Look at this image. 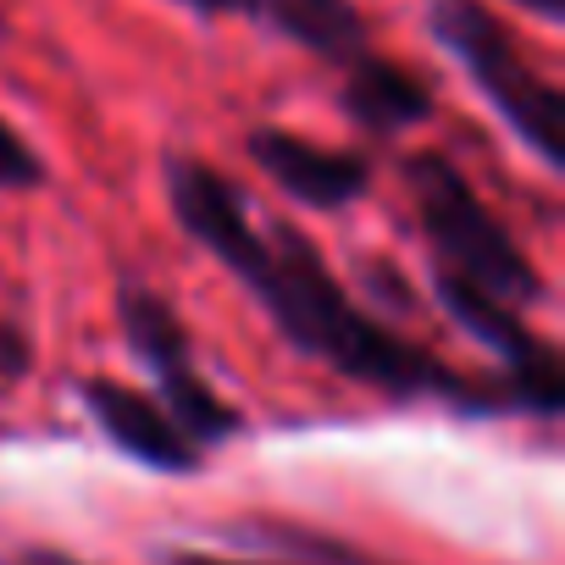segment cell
Listing matches in <instances>:
<instances>
[{"label":"cell","instance_id":"13","mask_svg":"<svg viewBox=\"0 0 565 565\" xmlns=\"http://www.w3.org/2000/svg\"><path fill=\"white\" fill-rule=\"evenodd\" d=\"M7 565H84V559H73V554H56V548H23V554H12Z\"/></svg>","mask_w":565,"mask_h":565},{"label":"cell","instance_id":"10","mask_svg":"<svg viewBox=\"0 0 565 565\" xmlns=\"http://www.w3.org/2000/svg\"><path fill=\"white\" fill-rule=\"evenodd\" d=\"M40 183H45L40 150L0 117V194H23V189H40Z\"/></svg>","mask_w":565,"mask_h":565},{"label":"cell","instance_id":"1","mask_svg":"<svg viewBox=\"0 0 565 565\" xmlns=\"http://www.w3.org/2000/svg\"><path fill=\"white\" fill-rule=\"evenodd\" d=\"M167 205L178 227L216 255L244 289L260 300L271 328L300 355L333 366L339 377L383 394V399H438L455 411H504L493 383L455 372L433 350L411 344L388 322L366 317L350 289L333 277L322 249L295 222H255L249 200L227 172L200 156H167Z\"/></svg>","mask_w":565,"mask_h":565},{"label":"cell","instance_id":"5","mask_svg":"<svg viewBox=\"0 0 565 565\" xmlns=\"http://www.w3.org/2000/svg\"><path fill=\"white\" fill-rule=\"evenodd\" d=\"M433 295H438V306L504 366V399L510 405H521V411H532V416H559V355H554V344L521 317V311H510V306H499V300H488V295H477L471 282H460V277H444V271H433Z\"/></svg>","mask_w":565,"mask_h":565},{"label":"cell","instance_id":"8","mask_svg":"<svg viewBox=\"0 0 565 565\" xmlns=\"http://www.w3.org/2000/svg\"><path fill=\"white\" fill-rule=\"evenodd\" d=\"M339 78H344V84H339V100H344L350 122L366 128V134L394 139V134H411V128H422V122L433 117V89H427V78L411 73L405 62H394V56L366 51V56L350 62Z\"/></svg>","mask_w":565,"mask_h":565},{"label":"cell","instance_id":"4","mask_svg":"<svg viewBox=\"0 0 565 565\" xmlns=\"http://www.w3.org/2000/svg\"><path fill=\"white\" fill-rule=\"evenodd\" d=\"M117 322L134 344V355L150 366L156 377V399L167 405V416L200 444V449H216L238 433V411L205 383V372L194 366V344L172 311V300H161L145 282H122L117 295Z\"/></svg>","mask_w":565,"mask_h":565},{"label":"cell","instance_id":"11","mask_svg":"<svg viewBox=\"0 0 565 565\" xmlns=\"http://www.w3.org/2000/svg\"><path fill=\"white\" fill-rule=\"evenodd\" d=\"M172 7H183V12H189V18H200V23L249 18V0H172Z\"/></svg>","mask_w":565,"mask_h":565},{"label":"cell","instance_id":"12","mask_svg":"<svg viewBox=\"0 0 565 565\" xmlns=\"http://www.w3.org/2000/svg\"><path fill=\"white\" fill-rule=\"evenodd\" d=\"M23 350H29V344H23V333L0 328V372H12V377H18V372L29 366V355H23Z\"/></svg>","mask_w":565,"mask_h":565},{"label":"cell","instance_id":"9","mask_svg":"<svg viewBox=\"0 0 565 565\" xmlns=\"http://www.w3.org/2000/svg\"><path fill=\"white\" fill-rule=\"evenodd\" d=\"M249 23L277 29L282 40L317 51L339 73L372 51V34L355 12V0H249Z\"/></svg>","mask_w":565,"mask_h":565},{"label":"cell","instance_id":"7","mask_svg":"<svg viewBox=\"0 0 565 565\" xmlns=\"http://www.w3.org/2000/svg\"><path fill=\"white\" fill-rule=\"evenodd\" d=\"M84 405H89V416L100 422V433L128 455V460H139V466H150V471H167V477H189L194 466H200V444L167 416V405L156 399V394H139V388H128V383H117V377H84Z\"/></svg>","mask_w":565,"mask_h":565},{"label":"cell","instance_id":"3","mask_svg":"<svg viewBox=\"0 0 565 565\" xmlns=\"http://www.w3.org/2000/svg\"><path fill=\"white\" fill-rule=\"evenodd\" d=\"M427 34L460 62V73L477 84V95L504 117V128L548 167H565V100L559 89L532 67L510 23L488 0H427Z\"/></svg>","mask_w":565,"mask_h":565},{"label":"cell","instance_id":"15","mask_svg":"<svg viewBox=\"0 0 565 565\" xmlns=\"http://www.w3.org/2000/svg\"><path fill=\"white\" fill-rule=\"evenodd\" d=\"M172 565H238V559H211V554H172Z\"/></svg>","mask_w":565,"mask_h":565},{"label":"cell","instance_id":"14","mask_svg":"<svg viewBox=\"0 0 565 565\" xmlns=\"http://www.w3.org/2000/svg\"><path fill=\"white\" fill-rule=\"evenodd\" d=\"M510 7L532 12L537 23H559V18H565V0H510Z\"/></svg>","mask_w":565,"mask_h":565},{"label":"cell","instance_id":"2","mask_svg":"<svg viewBox=\"0 0 565 565\" xmlns=\"http://www.w3.org/2000/svg\"><path fill=\"white\" fill-rule=\"evenodd\" d=\"M405 183L416 200V222L438 255L444 277L471 282L477 295L510 306V311H532L543 300V277L526 260V249L515 244V233L493 216V205L471 189V178L438 156V150H416L405 161Z\"/></svg>","mask_w":565,"mask_h":565},{"label":"cell","instance_id":"6","mask_svg":"<svg viewBox=\"0 0 565 565\" xmlns=\"http://www.w3.org/2000/svg\"><path fill=\"white\" fill-rule=\"evenodd\" d=\"M249 161L306 211H344L355 200H366L372 189V156L366 150H339V145H317L295 128H249L244 139Z\"/></svg>","mask_w":565,"mask_h":565}]
</instances>
